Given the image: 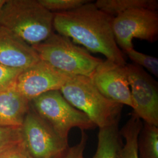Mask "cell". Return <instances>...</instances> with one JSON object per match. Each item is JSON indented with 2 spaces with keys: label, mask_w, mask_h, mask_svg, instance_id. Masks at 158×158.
<instances>
[{
  "label": "cell",
  "mask_w": 158,
  "mask_h": 158,
  "mask_svg": "<svg viewBox=\"0 0 158 158\" xmlns=\"http://www.w3.org/2000/svg\"><path fill=\"white\" fill-rule=\"evenodd\" d=\"M91 2L72 11L54 13L53 29L86 50L100 53L107 60L126 65L124 56L113 34L114 17Z\"/></svg>",
  "instance_id": "cell-1"
},
{
  "label": "cell",
  "mask_w": 158,
  "mask_h": 158,
  "mask_svg": "<svg viewBox=\"0 0 158 158\" xmlns=\"http://www.w3.org/2000/svg\"><path fill=\"white\" fill-rule=\"evenodd\" d=\"M53 18L54 13L38 0H6L0 14V25L34 46L53 32Z\"/></svg>",
  "instance_id": "cell-2"
},
{
  "label": "cell",
  "mask_w": 158,
  "mask_h": 158,
  "mask_svg": "<svg viewBox=\"0 0 158 158\" xmlns=\"http://www.w3.org/2000/svg\"><path fill=\"white\" fill-rule=\"evenodd\" d=\"M60 91L72 106L85 113L99 128L119 121L123 106L103 96L90 77L73 76Z\"/></svg>",
  "instance_id": "cell-3"
},
{
  "label": "cell",
  "mask_w": 158,
  "mask_h": 158,
  "mask_svg": "<svg viewBox=\"0 0 158 158\" xmlns=\"http://www.w3.org/2000/svg\"><path fill=\"white\" fill-rule=\"evenodd\" d=\"M32 46L40 60L73 76L90 77L103 61L74 44L70 38L54 32L45 41Z\"/></svg>",
  "instance_id": "cell-4"
},
{
  "label": "cell",
  "mask_w": 158,
  "mask_h": 158,
  "mask_svg": "<svg viewBox=\"0 0 158 158\" xmlns=\"http://www.w3.org/2000/svg\"><path fill=\"white\" fill-rule=\"evenodd\" d=\"M34 110L62 138L68 140L70 131L78 128L81 131L96 127L85 113L72 106L60 90H53L31 101Z\"/></svg>",
  "instance_id": "cell-5"
},
{
  "label": "cell",
  "mask_w": 158,
  "mask_h": 158,
  "mask_svg": "<svg viewBox=\"0 0 158 158\" xmlns=\"http://www.w3.org/2000/svg\"><path fill=\"white\" fill-rule=\"evenodd\" d=\"M23 143L34 158H59L69 148L62 138L32 107L21 128Z\"/></svg>",
  "instance_id": "cell-6"
},
{
  "label": "cell",
  "mask_w": 158,
  "mask_h": 158,
  "mask_svg": "<svg viewBox=\"0 0 158 158\" xmlns=\"http://www.w3.org/2000/svg\"><path fill=\"white\" fill-rule=\"evenodd\" d=\"M115 42L125 52L134 49V38L155 42L158 38L156 10L135 8L114 17L112 23Z\"/></svg>",
  "instance_id": "cell-7"
},
{
  "label": "cell",
  "mask_w": 158,
  "mask_h": 158,
  "mask_svg": "<svg viewBox=\"0 0 158 158\" xmlns=\"http://www.w3.org/2000/svg\"><path fill=\"white\" fill-rule=\"evenodd\" d=\"M133 113L144 123L158 127V85L140 66L127 64Z\"/></svg>",
  "instance_id": "cell-8"
},
{
  "label": "cell",
  "mask_w": 158,
  "mask_h": 158,
  "mask_svg": "<svg viewBox=\"0 0 158 158\" xmlns=\"http://www.w3.org/2000/svg\"><path fill=\"white\" fill-rule=\"evenodd\" d=\"M73 76L40 59L20 73L14 86L31 102L46 92L60 90Z\"/></svg>",
  "instance_id": "cell-9"
},
{
  "label": "cell",
  "mask_w": 158,
  "mask_h": 158,
  "mask_svg": "<svg viewBox=\"0 0 158 158\" xmlns=\"http://www.w3.org/2000/svg\"><path fill=\"white\" fill-rule=\"evenodd\" d=\"M90 78L107 98L133 108L126 65L106 59L96 68Z\"/></svg>",
  "instance_id": "cell-10"
},
{
  "label": "cell",
  "mask_w": 158,
  "mask_h": 158,
  "mask_svg": "<svg viewBox=\"0 0 158 158\" xmlns=\"http://www.w3.org/2000/svg\"><path fill=\"white\" fill-rule=\"evenodd\" d=\"M40 59L32 46L0 25V64L6 68L25 70Z\"/></svg>",
  "instance_id": "cell-11"
},
{
  "label": "cell",
  "mask_w": 158,
  "mask_h": 158,
  "mask_svg": "<svg viewBox=\"0 0 158 158\" xmlns=\"http://www.w3.org/2000/svg\"><path fill=\"white\" fill-rule=\"evenodd\" d=\"M31 102L21 94L14 84L0 90V127L21 128Z\"/></svg>",
  "instance_id": "cell-12"
},
{
  "label": "cell",
  "mask_w": 158,
  "mask_h": 158,
  "mask_svg": "<svg viewBox=\"0 0 158 158\" xmlns=\"http://www.w3.org/2000/svg\"><path fill=\"white\" fill-rule=\"evenodd\" d=\"M119 121L99 128L97 150L93 158H117L119 148L122 145Z\"/></svg>",
  "instance_id": "cell-13"
},
{
  "label": "cell",
  "mask_w": 158,
  "mask_h": 158,
  "mask_svg": "<svg viewBox=\"0 0 158 158\" xmlns=\"http://www.w3.org/2000/svg\"><path fill=\"white\" fill-rule=\"evenodd\" d=\"M143 123L132 113L129 119L120 130L121 136L125 139V144L119 148L117 158H139L138 151V139Z\"/></svg>",
  "instance_id": "cell-14"
},
{
  "label": "cell",
  "mask_w": 158,
  "mask_h": 158,
  "mask_svg": "<svg viewBox=\"0 0 158 158\" xmlns=\"http://www.w3.org/2000/svg\"><path fill=\"white\" fill-rule=\"evenodd\" d=\"M94 4L99 10L113 17L135 8L156 11L158 8L157 0H98Z\"/></svg>",
  "instance_id": "cell-15"
},
{
  "label": "cell",
  "mask_w": 158,
  "mask_h": 158,
  "mask_svg": "<svg viewBox=\"0 0 158 158\" xmlns=\"http://www.w3.org/2000/svg\"><path fill=\"white\" fill-rule=\"evenodd\" d=\"M139 158H158V127L144 123L138 139Z\"/></svg>",
  "instance_id": "cell-16"
},
{
  "label": "cell",
  "mask_w": 158,
  "mask_h": 158,
  "mask_svg": "<svg viewBox=\"0 0 158 158\" xmlns=\"http://www.w3.org/2000/svg\"><path fill=\"white\" fill-rule=\"evenodd\" d=\"M48 10L55 12H66L77 9L90 2L89 0H38Z\"/></svg>",
  "instance_id": "cell-17"
},
{
  "label": "cell",
  "mask_w": 158,
  "mask_h": 158,
  "mask_svg": "<svg viewBox=\"0 0 158 158\" xmlns=\"http://www.w3.org/2000/svg\"><path fill=\"white\" fill-rule=\"evenodd\" d=\"M130 59L135 63V64L147 69V70L154 75L155 77H158V59L147 54H144L134 49H131L125 52Z\"/></svg>",
  "instance_id": "cell-18"
},
{
  "label": "cell",
  "mask_w": 158,
  "mask_h": 158,
  "mask_svg": "<svg viewBox=\"0 0 158 158\" xmlns=\"http://www.w3.org/2000/svg\"><path fill=\"white\" fill-rule=\"evenodd\" d=\"M21 128L0 127V151L15 143L23 141Z\"/></svg>",
  "instance_id": "cell-19"
},
{
  "label": "cell",
  "mask_w": 158,
  "mask_h": 158,
  "mask_svg": "<svg viewBox=\"0 0 158 158\" xmlns=\"http://www.w3.org/2000/svg\"><path fill=\"white\" fill-rule=\"evenodd\" d=\"M0 158H34L28 152L23 141L15 143L0 151Z\"/></svg>",
  "instance_id": "cell-20"
},
{
  "label": "cell",
  "mask_w": 158,
  "mask_h": 158,
  "mask_svg": "<svg viewBox=\"0 0 158 158\" xmlns=\"http://www.w3.org/2000/svg\"><path fill=\"white\" fill-rule=\"evenodd\" d=\"M22 71L23 70L6 68L0 64V90L14 85Z\"/></svg>",
  "instance_id": "cell-21"
},
{
  "label": "cell",
  "mask_w": 158,
  "mask_h": 158,
  "mask_svg": "<svg viewBox=\"0 0 158 158\" xmlns=\"http://www.w3.org/2000/svg\"><path fill=\"white\" fill-rule=\"evenodd\" d=\"M88 136L85 131H81V136L78 143L73 147H69L67 152L59 158H85L84 157Z\"/></svg>",
  "instance_id": "cell-22"
},
{
  "label": "cell",
  "mask_w": 158,
  "mask_h": 158,
  "mask_svg": "<svg viewBox=\"0 0 158 158\" xmlns=\"http://www.w3.org/2000/svg\"><path fill=\"white\" fill-rule=\"evenodd\" d=\"M6 1V0H0V14H1L2 8V6H4V4H5Z\"/></svg>",
  "instance_id": "cell-23"
}]
</instances>
